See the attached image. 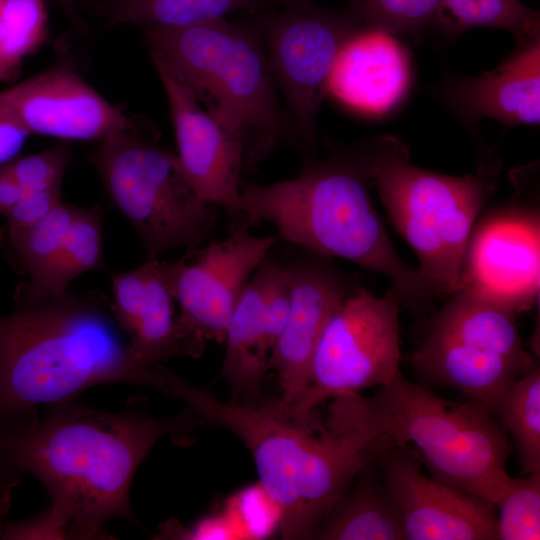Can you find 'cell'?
Instances as JSON below:
<instances>
[{
    "label": "cell",
    "instance_id": "obj_1",
    "mask_svg": "<svg viewBox=\"0 0 540 540\" xmlns=\"http://www.w3.org/2000/svg\"><path fill=\"white\" fill-rule=\"evenodd\" d=\"M193 416L109 413L74 399L50 404L34 423L0 429V470L45 486L51 505L41 513L58 539H107V520L137 523L129 492L140 463L159 439L191 429Z\"/></svg>",
    "mask_w": 540,
    "mask_h": 540
},
{
    "label": "cell",
    "instance_id": "obj_2",
    "mask_svg": "<svg viewBox=\"0 0 540 540\" xmlns=\"http://www.w3.org/2000/svg\"><path fill=\"white\" fill-rule=\"evenodd\" d=\"M179 377L134 356L102 292L67 291L0 316V429L32 424L38 406L100 384L145 385L172 397Z\"/></svg>",
    "mask_w": 540,
    "mask_h": 540
},
{
    "label": "cell",
    "instance_id": "obj_3",
    "mask_svg": "<svg viewBox=\"0 0 540 540\" xmlns=\"http://www.w3.org/2000/svg\"><path fill=\"white\" fill-rule=\"evenodd\" d=\"M181 401L200 420L229 430L245 444L286 539L312 538L334 502L383 449L343 396L332 398L324 423L314 410L294 418L277 404L224 402L190 383Z\"/></svg>",
    "mask_w": 540,
    "mask_h": 540
},
{
    "label": "cell",
    "instance_id": "obj_4",
    "mask_svg": "<svg viewBox=\"0 0 540 540\" xmlns=\"http://www.w3.org/2000/svg\"><path fill=\"white\" fill-rule=\"evenodd\" d=\"M367 182L350 156L312 165L290 180L241 183L242 224L269 222L285 240L315 255L344 258L379 272L391 280L400 302L421 313L436 296L418 269L395 251Z\"/></svg>",
    "mask_w": 540,
    "mask_h": 540
},
{
    "label": "cell",
    "instance_id": "obj_5",
    "mask_svg": "<svg viewBox=\"0 0 540 540\" xmlns=\"http://www.w3.org/2000/svg\"><path fill=\"white\" fill-rule=\"evenodd\" d=\"M161 57L207 111L244 144L245 165L260 162L288 132L261 36L251 22L220 18L143 29Z\"/></svg>",
    "mask_w": 540,
    "mask_h": 540
},
{
    "label": "cell",
    "instance_id": "obj_6",
    "mask_svg": "<svg viewBox=\"0 0 540 540\" xmlns=\"http://www.w3.org/2000/svg\"><path fill=\"white\" fill-rule=\"evenodd\" d=\"M358 407L376 437L412 449L431 477L494 504L511 446L488 407L439 397L401 371L370 398L359 394Z\"/></svg>",
    "mask_w": 540,
    "mask_h": 540
},
{
    "label": "cell",
    "instance_id": "obj_7",
    "mask_svg": "<svg viewBox=\"0 0 540 540\" xmlns=\"http://www.w3.org/2000/svg\"><path fill=\"white\" fill-rule=\"evenodd\" d=\"M352 156L415 251L417 269L435 296L457 291L474 221L495 183L417 167L405 144L391 135L362 143Z\"/></svg>",
    "mask_w": 540,
    "mask_h": 540
},
{
    "label": "cell",
    "instance_id": "obj_8",
    "mask_svg": "<svg viewBox=\"0 0 540 540\" xmlns=\"http://www.w3.org/2000/svg\"><path fill=\"white\" fill-rule=\"evenodd\" d=\"M88 161L136 230L148 259L175 248L198 247L215 231L213 205L185 180L176 155L142 139L136 130L100 141Z\"/></svg>",
    "mask_w": 540,
    "mask_h": 540
},
{
    "label": "cell",
    "instance_id": "obj_9",
    "mask_svg": "<svg viewBox=\"0 0 540 540\" xmlns=\"http://www.w3.org/2000/svg\"><path fill=\"white\" fill-rule=\"evenodd\" d=\"M400 299L393 289L377 297L365 289L350 293L330 316L317 344L309 382L288 407L307 417L328 399L379 387L400 372Z\"/></svg>",
    "mask_w": 540,
    "mask_h": 540
},
{
    "label": "cell",
    "instance_id": "obj_10",
    "mask_svg": "<svg viewBox=\"0 0 540 540\" xmlns=\"http://www.w3.org/2000/svg\"><path fill=\"white\" fill-rule=\"evenodd\" d=\"M252 23L261 36L294 128L314 145L318 112L336 60L346 43L367 28L351 5L329 10L310 0L289 3L280 12L258 14Z\"/></svg>",
    "mask_w": 540,
    "mask_h": 540
},
{
    "label": "cell",
    "instance_id": "obj_11",
    "mask_svg": "<svg viewBox=\"0 0 540 540\" xmlns=\"http://www.w3.org/2000/svg\"><path fill=\"white\" fill-rule=\"evenodd\" d=\"M275 243L242 224L224 240L189 249L179 261L163 262L170 291L179 304L177 322L188 355L198 356L206 340L223 342L241 292Z\"/></svg>",
    "mask_w": 540,
    "mask_h": 540
},
{
    "label": "cell",
    "instance_id": "obj_12",
    "mask_svg": "<svg viewBox=\"0 0 540 540\" xmlns=\"http://www.w3.org/2000/svg\"><path fill=\"white\" fill-rule=\"evenodd\" d=\"M150 54L167 96L182 175L203 200L243 219V142L202 107L194 90L161 57Z\"/></svg>",
    "mask_w": 540,
    "mask_h": 540
},
{
    "label": "cell",
    "instance_id": "obj_13",
    "mask_svg": "<svg viewBox=\"0 0 540 540\" xmlns=\"http://www.w3.org/2000/svg\"><path fill=\"white\" fill-rule=\"evenodd\" d=\"M376 465L400 509L405 539H497L495 506L425 475L412 449L388 446Z\"/></svg>",
    "mask_w": 540,
    "mask_h": 540
},
{
    "label": "cell",
    "instance_id": "obj_14",
    "mask_svg": "<svg viewBox=\"0 0 540 540\" xmlns=\"http://www.w3.org/2000/svg\"><path fill=\"white\" fill-rule=\"evenodd\" d=\"M0 102L30 133L97 141L134 131L133 122L76 71L58 66L0 91Z\"/></svg>",
    "mask_w": 540,
    "mask_h": 540
},
{
    "label": "cell",
    "instance_id": "obj_15",
    "mask_svg": "<svg viewBox=\"0 0 540 540\" xmlns=\"http://www.w3.org/2000/svg\"><path fill=\"white\" fill-rule=\"evenodd\" d=\"M539 233L534 210L513 206L487 218L471 234L461 287L515 313L530 309L539 292Z\"/></svg>",
    "mask_w": 540,
    "mask_h": 540
},
{
    "label": "cell",
    "instance_id": "obj_16",
    "mask_svg": "<svg viewBox=\"0 0 540 540\" xmlns=\"http://www.w3.org/2000/svg\"><path fill=\"white\" fill-rule=\"evenodd\" d=\"M326 257L284 265L290 289V312L270 358L282 390L280 408L291 405L306 388L322 332L349 287Z\"/></svg>",
    "mask_w": 540,
    "mask_h": 540
},
{
    "label": "cell",
    "instance_id": "obj_17",
    "mask_svg": "<svg viewBox=\"0 0 540 540\" xmlns=\"http://www.w3.org/2000/svg\"><path fill=\"white\" fill-rule=\"evenodd\" d=\"M443 94L465 121L484 117L508 127L540 122V38L517 43L497 67L476 77L448 80Z\"/></svg>",
    "mask_w": 540,
    "mask_h": 540
},
{
    "label": "cell",
    "instance_id": "obj_18",
    "mask_svg": "<svg viewBox=\"0 0 540 540\" xmlns=\"http://www.w3.org/2000/svg\"><path fill=\"white\" fill-rule=\"evenodd\" d=\"M112 311L134 356L159 364L174 354H187L175 313V299L158 258L113 277Z\"/></svg>",
    "mask_w": 540,
    "mask_h": 540
},
{
    "label": "cell",
    "instance_id": "obj_19",
    "mask_svg": "<svg viewBox=\"0 0 540 540\" xmlns=\"http://www.w3.org/2000/svg\"><path fill=\"white\" fill-rule=\"evenodd\" d=\"M412 80L408 50L395 35L363 29L341 50L328 93L369 113H385L406 96Z\"/></svg>",
    "mask_w": 540,
    "mask_h": 540
},
{
    "label": "cell",
    "instance_id": "obj_20",
    "mask_svg": "<svg viewBox=\"0 0 540 540\" xmlns=\"http://www.w3.org/2000/svg\"><path fill=\"white\" fill-rule=\"evenodd\" d=\"M409 360L421 381L455 389L491 411L510 383L534 369L430 332Z\"/></svg>",
    "mask_w": 540,
    "mask_h": 540
},
{
    "label": "cell",
    "instance_id": "obj_21",
    "mask_svg": "<svg viewBox=\"0 0 540 540\" xmlns=\"http://www.w3.org/2000/svg\"><path fill=\"white\" fill-rule=\"evenodd\" d=\"M265 279L262 262L245 284L225 330L222 376L231 386L232 401L258 395L270 368L274 344L265 323Z\"/></svg>",
    "mask_w": 540,
    "mask_h": 540
},
{
    "label": "cell",
    "instance_id": "obj_22",
    "mask_svg": "<svg viewBox=\"0 0 540 540\" xmlns=\"http://www.w3.org/2000/svg\"><path fill=\"white\" fill-rule=\"evenodd\" d=\"M515 315L507 307L461 287L434 316L427 332L535 368L536 363L524 348Z\"/></svg>",
    "mask_w": 540,
    "mask_h": 540
},
{
    "label": "cell",
    "instance_id": "obj_23",
    "mask_svg": "<svg viewBox=\"0 0 540 540\" xmlns=\"http://www.w3.org/2000/svg\"><path fill=\"white\" fill-rule=\"evenodd\" d=\"M375 464L362 470L339 496L312 539H405L400 509L381 474L376 473Z\"/></svg>",
    "mask_w": 540,
    "mask_h": 540
},
{
    "label": "cell",
    "instance_id": "obj_24",
    "mask_svg": "<svg viewBox=\"0 0 540 540\" xmlns=\"http://www.w3.org/2000/svg\"><path fill=\"white\" fill-rule=\"evenodd\" d=\"M102 214L99 206L79 208L56 253L16 288L15 310H29L61 296L76 277L103 266Z\"/></svg>",
    "mask_w": 540,
    "mask_h": 540
},
{
    "label": "cell",
    "instance_id": "obj_25",
    "mask_svg": "<svg viewBox=\"0 0 540 540\" xmlns=\"http://www.w3.org/2000/svg\"><path fill=\"white\" fill-rule=\"evenodd\" d=\"M274 0H97L109 26L129 24L142 29L181 27L226 18L237 11H256Z\"/></svg>",
    "mask_w": 540,
    "mask_h": 540
},
{
    "label": "cell",
    "instance_id": "obj_26",
    "mask_svg": "<svg viewBox=\"0 0 540 540\" xmlns=\"http://www.w3.org/2000/svg\"><path fill=\"white\" fill-rule=\"evenodd\" d=\"M432 27L448 38L475 28L500 29L523 43L540 38V13L521 0H439Z\"/></svg>",
    "mask_w": 540,
    "mask_h": 540
},
{
    "label": "cell",
    "instance_id": "obj_27",
    "mask_svg": "<svg viewBox=\"0 0 540 540\" xmlns=\"http://www.w3.org/2000/svg\"><path fill=\"white\" fill-rule=\"evenodd\" d=\"M493 415L515 443L523 475L540 472V370L537 366L503 391Z\"/></svg>",
    "mask_w": 540,
    "mask_h": 540
},
{
    "label": "cell",
    "instance_id": "obj_28",
    "mask_svg": "<svg viewBox=\"0 0 540 540\" xmlns=\"http://www.w3.org/2000/svg\"><path fill=\"white\" fill-rule=\"evenodd\" d=\"M79 207L61 202L43 219L26 226L6 224L0 244L12 265L22 274L41 269L64 242Z\"/></svg>",
    "mask_w": 540,
    "mask_h": 540
},
{
    "label": "cell",
    "instance_id": "obj_29",
    "mask_svg": "<svg viewBox=\"0 0 540 540\" xmlns=\"http://www.w3.org/2000/svg\"><path fill=\"white\" fill-rule=\"evenodd\" d=\"M47 36L45 0H0V81L14 78Z\"/></svg>",
    "mask_w": 540,
    "mask_h": 540
},
{
    "label": "cell",
    "instance_id": "obj_30",
    "mask_svg": "<svg viewBox=\"0 0 540 540\" xmlns=\"http://www.w3.org/2000/svg\"><path fill=\"white\" fill-rule=\"evenodd\" d=\"M497 539H540V472L509 477L494 504Z\"/></svg>",
    "mask_w": 540,
    "mask_h": 540
},
{
    "label": "cell",
    "instance_id": "obj_31",
    "mask_svg": "<svg viewBox=\"0 0 540 540\" xmlns=\"http://www.w3.org/2000/svg\"><path fill=\"white\" fill-rule=\"evenodd\" d=\"M439 0H355L351 6L366 28L417 35L432 27Z\"/></svg>",
    "mask_w": 540,
    "mask_h": 540
},
{
    "label": "cell",
    "instance_id": "obj_32",
    "mask_svg": "<svg viewBox=\"0 0 540 540\" xmlns=\"http://www.w3.org/2000/svg\"><path fill=\"white\" fill-rule=\"evenodd\" d=\"M71 159L70 143L61 141L46 150L16 157L6 165L24 193L61 191Z\"/></svg>",
    "mask_w": 540,
    "mask_h": 540
},
{
    "label": "cell",
    "instance_id": "obj_33",
    "mask_svg": "<svg viewBox=\"0 0 540 540\" xmlns=\"http://www.w3.org/2000/svg\"><path fill=\"white\" fill-rule=\"evenodd\" d=\"M61 202V191L27 192L4 216L10 225L26 226L43 219Z\"/></svg>",
    "mask_w": 540,
    "mask_h": 540
},
{
    "label": "cell",
    "instance_id": "obj_34",
    "mask_svg": "<svg viewBox=\"0 0 540 540\" xmlns=\"http://www.w3.org/2000/svg\"><path fill=\"white\" fill-rule=\"evenodd\" d=\"M30 133L0 102V166L15 159Z\"/></svg>",
    "mask_w": 540,
    "mask_h": 540
},
{
    "label": "cell",
    "instance_id": "obj_35",
    "mask_svg": "<svg viewBox=\"0 0 540 540\" xmlns=\"http://www.w3.org/2000/svg\"><path fill=\"white\" fill-rule=\"evenodd\" d=\"M23 194L22 188L7 165L0 166V213L5 215Z\"/></svg>",
    "mask_w": 540,
    "mask_h": 540
},
{
    "label": "cell",
    "instance_id": "obj_36",
    "mask_svg": "<svg viewBox=\"0 0 540 540\" xmlns=\"http://www.w3.org/2000/svg\"><path fill=\"white\" fill-rule=\"evenodd\" d=\"M19 481L6 475L0 470V532L3 526L2 517L11 504L12 489Z\"/></svg>",
    "mask_w": 540,
    "mask_h": 540
},
{
    "label": "cell",
    "instance_id": "obj_37",
    "mask_svg": "<svg viewBox=\"0 0 540 540\" xmlns=\"http://www.w3.org/2000/svg\"><path fill=\"white\" fill-rule=\"evenodd\" d=\"M68 19L80 30H85V24L76 8V0H56Z\"/></svg>",
    "mask_w": 540,
    "mask_h": 540
},
{
    "label": "cell",
    "instance_id": "obj_38",
    "mask_svg": "<svg viewBox=\"0 0 540 540\" xmlns=\"http://www.w3.org/2000/svg\"><path fill=\"white\" fill-rule=\"evenodd\" d=\"M278 1L282 2L284 5H287V4L295 2L297 0H278Z\"/></svg>",
    "mask_w": 540,
    "mask_h": 540
}]
</instances>
